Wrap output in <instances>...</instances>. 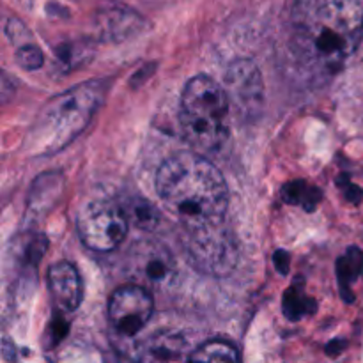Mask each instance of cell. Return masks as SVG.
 <instances>
[{"label":"cell","mask_w":363,"mask_h":363,"mask_svg":"<svg viewBox=\"0 0 363 363\" xmlns=\"http://www.w3.org/2000/svg\"><path fill=\"white\" fill-rule=\"evenodd\" d=\"M101 103V85H78L64 94L55 96L39 113L28 133L32 152L50 155L69 144L89 124L92 113Z\"/></svg>","instance_id":"obj_4"},{"label":"cell","mask_w":363,"mask_h":363,"mask_svg":"<svg viewBox=\"0 0 363 363\" xmlns=\"http://www.w3.org/2000/svg\"><path fill=\"white\" fill-rule=\"evenodd\" d=\"M144 23L135 11L119 4H110L98 13V25L108 38H126L131 30H138Z\"/></svg>","instance_id":"obj_11"},{"label":"cell","mask_w":363,"mask_h":363,"mask_svg":"<svg viewBox=\"0 0 363 363\" xmlns=\"http://www.w3.org/2000/svg\"><path fill=\"white\" fill-rule=\"evenodd\" d=\"M363 35V0H319L305 28L314 60L339 69L358 48Z\"/></svg>","instance_id":"obj_2"},{"label":"cell","mask_w":363,"mask_h":363,"mask_svg":"<svg viewBox=\"0 0 363 363\" xmlns=\"http://www.w3.org/2000/svg\"><path fill=\"white\" fill-rule=\"evenodd\" d=\"M156 191L190 233L222 227L229 191L222 172L204 155L170 156L156 174Z\"/></svg>","instance_id":"obj_1"},{"label":"cell","mask_w":363,"mask_h":363,"mask_svg":"<svg viewBox=\"0 0 363 363\" xmlns=\"http://www.w3.org/2000/svg\"><path fill=\"white\" fill-rule=\"evenodd\" d=\"M186 340L174 332H162L151 337L140 351V363H188Z\"/></svg>","instance_id":"obj_9"},{"label":"cell","mask_w":363,"mask_h":363,"mask_svg":"<svg viewBox=\"0 0 363 363\" xmlns=\"http://www.w3.org/2000/svg\"><path fill=\"white\" fill-rule=\"evenodd\" d=\"M229 103L225 87L206 74H199L184 85L179 108L181 130L199 155L218 151L225 142Z\"/></svg>","instance_id":"obj_3"},{"label":"cell","mask_w":363,"mask_h":363,"mask_svg":"<svg viewBox=\"0 0 363 363\" xmlns=\"http://www.w3.org/2000/svg\"><path fill=\"white\" fill-rule=\"evenodd\" d=\"M188 363H240V354L225 340H209L191 351Z\"/></svg>","instance_id":"obj_12"},{"label":"cell","mask_w":363,"mask_h":363,"mask_svg":"<svg viewBox=\"0 0 363 363\" xmlns=\"http://www.w3.org/2000/svg\"><path fill=\"white\" fill-rule=\"evenodd\" d=\"M152 296L145 287L131 284L123 286L112 294L108 305V315L113 328L121 335H137L152 315Z\"/></svg>","instance_id":"obj_6"},{"label":"cell","mask_w":363,"mask_h":363,"mask_svg":"<svg viewBox=\"0 0 363 363\" xmlns=\"http://www.w3.org/2000/svg\"><path fill=\"white\" fill-rule=\"evenodd\" d=\"M126 211L110 201L85 206L78 216V234L91 250L110 252L119 247L128 234Z\"/></svg>","instance_id":"obj_5"},{"label":"cell","mask_w":363,"mask_h":363,"mask_svg":"<svg viewBox=\"0 0 363 363\" xmlns=\"http://www.w3.org/2000/svg\"><path fill=\"white\" fill-rule=\"evenodd\" d=\"M48 287L53 301L62 311H77L82 301V280L69 262H57L48 272Z\"/></svg>","instance_id":"obj_8"},{"label":"cell","mask_w":363,"mask_h":363,"mask_svg":"<svg viewBox=\"0 0 363 363\" xmlns=\"http://www.w3.org/2000/svg\"><path fill=\"white\" fill-rule=\"evenodd\" d=\"M190 234L191 240H194V254L197 255L199 261L206 262L213 268H227V266H230L229 255L234 257V252L230 250L227 234L220 233V227Z\"/></svg>","instance_id":"obj_10"},{"label":"cell","mask_w":363,"mask_h":363,"mask_svg":"<svg viewBox=\"0 0 363 363\" xmlns=\"http://www.w3.org/2000/svg\"><path fill=\"white\" fill-rule=\"evenodd\" d=\"M16 60L23 69H38L43 66V53L41 50L35 48V46L27 45L23 48H20L16 52Z\"/></svg>","instance_id":"obj_13"},{"label":"cell","mask_w":363,"mask_h":363,"mask_svg":"<svg viewBox=\"0 0 363 363\" xmlns=\"http://www.w3.org/2000/svg\"><path fill=\"white\" fill-rule=\"evenodd\" d=\"M225 91L229 101L238 108L254 112L262 101V80L257 66L250 60H236L225 74Z\"/></svg>","instance_id":"obj_7"}]
</instances>
